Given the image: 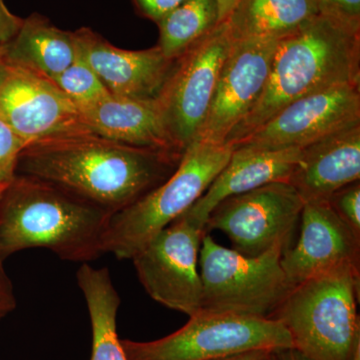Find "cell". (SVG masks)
Returning <instances> with one entry per match:
<instances>
[{
    "instance_id": "d6986e66",
    "label": "cell",
    "mask_w": 360,
    "mask_h": 360,
    "mask_svg": "<svg viewBox=\"0 0 360 360\" xmlns=\"http://www.w3.org/2000/svg\"><path fill=\"white\" fill-rule=\"evenodd\" d=\"M4 47V58L47 78L63 72L79 56L75 32L56 27L39 13L23 20L15 37Z\"/></svg>"
},
{
    "instance_id": "8992f818",
    "label": "cell",
    "mask_w": 360,
    "mask_h": 360,
    "mask_svg": "<svg viewBox=\"0 0 360 360\" xmlns=\"http://www.w3.org/2000/svg\"><path fill=\"white\" fill-rule=\"evenodd\" d=\"M127 360H220L293 348L283 324L267 317L200 310L179 330L153 341L122 340Z\"/></svg>"
},
{
    "instance_id": "ac0fdd59",
    "label": "cell",
    "mask_w": 360,
    "mask_h": 360,
    "mask_svg": "<svg viewBox=\"0 0 360 360\" xmlns=\"http://www.w3.org/2000/svg\"><path fill=\"white\" fill-rule=\"evenodd\" d=\"M79 110L92 134L136 148L181 153L165 129L155 99L110 94Z\"/></svg>"
},
{
    "instance_id": "30bf717a",
    "label": "cell",
    "mask_w": 360,
    "mask_h": 360,
    "mask_svg": "<svg viewBox=\"0 0 360 360\" xmlns=\"http://www.w3.org/2000/svg\"><path fill=\"white\" fill-rule=\"evenodd\" d=\"M304 202L288 182H272L220 201L208 215L205 231L217 229L231 239L233 250L259 257L288 248Z\"/></svg>"
},
{
    "instance_id": "7402d4cb",
    "label": "cell",
    "mask_w": 360,
    "mask_h": 360,
    "mask_svg": "<svg viewBox=\"0 0 360 360\" xmlns=\"http://www.w3.org/2000/svg\"><path fill=\"white\" fill-rule=\"evenodd\" d=\"M219 23L217 0H186L156 23L160 30L156 46L165 58L175 60Z\"/></svg>"
},
{
    "instance_id": "6da1fadb",
    "label": "cell",
    "mask_w": 360,
    "mask_h": 360,
    "mask_svg": "<svg viewBox=\"0 0 360 360\" xmlns=\"http://www.w3.org/2000/svg\"><path fill=\"white\" fill-rule=\"evenodd\" d=\"M182 156L80 134L26 146L16 174L44 180L115 214L165 182Z\"/></svg>"
},
{
    "instance_id": "836d02e7",
    "label": "cell",
    "mask_w": 360,
    "mask_h": 360,
    "mask_svg": "<svg viewBox=\"0 0 360 360\" xmlns=\"http://www.w3.org/2000/svg\"><path fill=\"white\" fill-rule=\"evenodd\" d=\"M4 44H0V58L4 56Z\"/></svg>"
},
{
    "instance_id": "8fae6325",
    "label": "cell",
    "mask_w": 360,
    "mask_h": 360,
    "mask_svg": "<svg viewBox=\"0 0 360 360\" xmlns=\"http://www.w3.org/2000/svg\"><path fill=\"white\" fill-rule=\"evenodd\" d=\"M0 120L27 146L56 137L92 134L79 108L51 79L4 56L0 58Z\"/></svg>"
},
{
    "instance_id": "5b68a950",
    "label": "cell",
    "mask_w": 360,
    "mask_h": 360,
    "mask_svg": "<svg viewBox=\"0 0 360 360\" xmlns=\"http://www.w3.org/2000/svg\"><path fill=\"white\" fill-rule=\"evenodd\" d=\"M229 144L194 141L165 182L134 205L111 215L104 252L131 259L158 232L196 202L229 162Z\"/></svg>"
},
{
    "instance_id": "52a82bcc",
    "label": "cell",
    "mask_w": 360,
    "mask_h": 360,
    "mask_svg": "<svg viewBox=\"0 0 360 360\" xmlns=\"http://www.w3.org/2000/svg\"><path fill=\"white\" fill-rule=\"evenodd\" d=\"M285 248L245 257L205 234L200 251L201 310L269 317L292 288L281 266Z\"/></svg>"
},
{
    "instance_id": "4fadbf2b",
    "label": "cell",
    "mask_w": 360,
    "mask_h": 360,
    "mask_svg": "<svg viewBox=\"0 0 360 360\" xmlns=\"http://www.w3.org/2000/svg\"><path fill=\"white\" fill-rule=\"evenodd\" d=\"M278 39L233 41L195 141L225 144L264 92Z\"/></svg>"
},
{
    "instance_id": "3957f363",
    "label": "cell",
    "mask_w": 360,
    "mask_h": 360,
    "mask_svg": "<svg viewBox=\"0 0 360 360\" xmlns=\"http://www.w3.org/2000/svg\"><path fill=\"white\" fill-rule=\"evenodd\" d=\"M111 213L44 180L16 174L0 198V259L46 248L89 264L104 252Z\"/></svg>"
},
{
    "instance_id": "ba28073f",
    "label": "cell",
    "mask_w": 360,
    "mask_h": 360,
    "mask_svg": "<svg viewBox=\"0 0 360 360\" xmlns=\"http://www.w3.org/2000/svg\"><path fill=\"white\" fill-rule=\"evenodd\" d=\"M232 44L226 23H219L175 59L156 96L165 129L179 153H186L202 129Z\"/></svg>"
},
{
    "instance_id": "484cf974",
    "label": "cell",
    "mask_w": 360,
    "mask_h": 360,
    "mask_svg": "<svg viewBox=\"0 0 360 360\" xmlns=\"http://www.w3.org/2000/svg\"><path fill=\"white\" fill-rule=\"evenodd\" d=\"M319 13L360 30V0H314Z\"/></svg>"
},
{
    "instance_id": "9c48e42d",
    "label": "cell",
    "mask_w": 360,
    "mask_h": 360,
    "mask_svg": "<svg viewBox=\"0 0 360 360\" xmlns=\"http://www.w3.org/2000/svg\"><path fill=\"white\" fill-rule=\"evenodd\" d=\"M206 231L180 215L131 258L139 281L153 300L188 316L202 303V283L198 269Z\"/></svg>"
},
{
    "instance_id": "ffe728a7",
    "label": "cell",
    "mask_w": 360,
    "mask_h": 360,
    "mask_svg": "<svg viewBox=\"0 0 360 360\" xmlns=\"http://www.w3.org/2000/svg\"><path fill=\"white\" fill-rule=\"evenodd\" d=\"M319 14L314 0H238L224 22L233 41L279 39Z\"/></svg>"
},
{
    "instance_id": "83f0119b",
    "label": "cell",
    "mask_w": 360,
    "mask_h": 360,
    "mask_svg": "<svg viewBox=\"0 0 360 360\" xmlns=\"http://www.w3.org/2000/svg\"><path fill=\"white\" fill-rule=\"evenodd\" d=\"M22 18L11 13L4 0H0V44H6L15 37Z\"/></svg>"
},
{
    "instance_id": "7c38bea8",
    "label": "cell",
    "mask_w": 360,
    "mask_h": 360,
    "mask_svg": "<svg viewBox=\"0 0 360 360\" xmlns=\"http://www.w3.org/2000/svg\"><path fill=\"white\" fill-rule=\"evenodd\" d=\"M360 123V85H345L288 104L232 148L302 149Z\"/></svg>"
},
{
    "instance_id": "f546056e",
    "label": "cell",
    "mask_w": 360,
    "mask_h": 360,
    "mask_svg": "<svg viewBox=\"0 0 360 360\" xmlns=\"http://www.w3.org/2000/svg\"><path fill=\"white\" fill-rule=\"evenodd\" d=\"M238 0H217L219 7V23L224 22L229 18L232 9L238 4Z\"/></svg>"
},
{
    "instance_id": "2e32d148",
    "label": "cell",
    "mask_w": 360,
    "mask_h": 360,
    "mask_svg": "<svg viewBox=\"0 0 360 360\" xmlns=\"http://www.w3.org/2000/svg\"><path fill=\"white\" fill-rule=\"evenodd\" d=\"M359 179L360 123L302 148L288 184L305 203L328 201Z\"/></svg>"
},
{
    "instance_id": "603a6c76",
    "label": "cell",
    "mask_w": 360,
    "mask_h": 360,
    "mask_svg": "<svg viewBox=\"0 0 360 360\" xmlns=\"http://www.w3.org/2000/svg\"><path fill=\"white\" fill-rule=\"evenodd\" d=\"M49 79L78 108L96 103L110 94L80 52L72 65Z\"/></svg>"
},
{
    "instance_id": "7a4b0ae2",
    "label": "cell",
    "mask_w": 360,
    "mask_h": 360,
    "mask_svg": "<svg viewBox=\"0 0 360 360\" xmlns=\"http://www.w3.org/2000/svg\"><path fill=\"white\" fill-rule=\"evenodd\" d=\"M360 85V30L319 14L277 41L264 92L227 139L229 146L302 97Z\"/></svg>"
},
{
    "instance_id": "f1b7e54d",
    "label": "cell",
    "mask_w": 360,
    "mask_h": 360,
    "mask_svg": "<svg viewBox=\"0 0 360 360\" xmlns=\"http://www.w3.org/2000/svg\"><path fill=\"white\" fill-rule=\"evenodd\" d=\"M4 262V260L0 259V319L6 316L16 307L13 284L7 276Z\"/></svg>"
},
{
    "instance_id": "e575fe53",
    "label": "cell",
    "mask_w": 360,
    "mask_h": 360,
    "mask_svg": "<svg viewBox=\"0 0 360 360\" xmlns=\"http://www.w3.org/2000/svg\"><path fill=\"white\" fill-rule=\"evenodd\" d=\"M7 186L0 187V198H1L2 194H4V191H6Z\"/></svg>"
},
{
    "instance_id": "4316f807",
    "label": "cell",
    "mask_w": 360,
    "mask_h": 360,
    "mask_svg": "<svg viewBox=\"0 0 360 360\" xmlns=\"http://www.w3.org/2000/svg\"><path fill=\"white\" fill-rule=\"evenodd\" d=\"M135 11L142 18L156 23L186 0H130Z\"/></svg>"
},
{
    "instance_id": "d6a6232c",
    "label": "cell",
    "mask_w": 360,
    "mask_h": 360,
    "mask_svg": "<svg viewBox=\"0 0 360 360\" xmlns=\"http://www.w3.org/2000/svg\"><path fill=\"white\" fill-rule=\"evenodd\" d=\"M262 360H276V356H274V352H270V354H267L266 356L264 357Z\"/></svg>"
},
{
    "instance_id": "1f68e13d",
    "label": "cell",
    "mask_w": 360,
    "mask_h": 360,
    "mask_svg": "<svg viewBox=\"0 0 360 360\" xmlns=\"http://www.w3.org/2000/svg\"><path fill=\"white\" fill-rule=\"evenodd\" d=\"M269 354H270L269 352L257 350V352H245V354L234 355V356L220 360H262Z\"/></svg>"
},
{
    "instance_id": "e0dca14e",
    "label": "cell",
    "mask_w": 360,
    "mask_h": 360,
    "mask_svg": "<svg viewBox=\"0 0 360 360\" xmlns=\"http://www.w3.org/2000/svg\"><path fill=\"white\" fill-rule=\"evenodd\" d=\"M300 151L302 149L296 148H234L226 165L200 200L184 214L205 229L210 213L225 198L248 193L272 182H288L300 160Z\"/></svg>"
},
{
    "instance_id": "d4e9b609",
    "label": "cell",
    "mask_w": 360,
    "mask_h": 360,
    "mask_svg": "<svg viewBox=\"0 0 360 360\" xmlns=\"http://www.w3.org/2000/svg\"><path fill=\"white\" fill-rule=\"evenodd\" d=\"M338 217L360 236V182L355 181L336 191L328 200Z\"/></svg>"
},
{
    "instance_id": "44dd1931",
    "label": "cell",
    "mask_w": 360,
    "mask_h": 360,
    "mask_svg": "<svg viewBox=\"0 0 360 360\" xmlns=\"http://www.w3.org/2000/svg\"><path fill=\"white\" fill-rule=\"evenodd\" d=\"M77 278L91 322L90 360H127L116 329L120 297L111 281L110 270L82 264L78 269Z\"/></svg>"
},
{
    "instance_id": "4dcf8cb0",
    "label": "cell",
    "mask_w": 360,
    "mask_h": 360,
    "mask_svg": "<svg viewBox=\"0 0 360 360\" xmlns=\"http://www.w3.org/2000/svg\"><path fill=\"white\" fill-rule=\"evenodd\" d=\"M274 354L276 360H310L295 348L278 350V352H274Z\"/></svg>"
},
{
    "instance_id": "9a60e30c",
    "label": "cell",
    "mask_w": 360,
    "mask_h": 360,
    "mask_svg": "<svg viewBox=\"0 0 360 360\" xmlns=\"http://www.w3.org/2000/svg\"><path fill=\"white\" fill-rule=\"evenodd\" d=\"M75 35L82 58L115 96L155 99L174 66L156 45L125 51L90 28H79Z\"/></svg>"
},
{
    "instance_id": "cb8c5ba5",
    "label": "cell",
    "mask_w": 360,
    "mask_h": 360,
    "mask_svg": "<svg viewBox=\"0 0 360 360\" xmlns=\"http://www.w3.org/2000/svg\"><path fill=\"white\" fill-rule=\"evenodd\" d=\"M27 143L0 120V187L8 186L16 176L18 160Z\"/></svg>"
},
{
    "instance_id": "277c9868",
    "label": "cell",
    "mask_w": 360,
    "mask_h": 360,
    "mask_svg": "<svg viewBox=\"0 0 360 360\" xmlns=\"http://www.w3.org/2000/svg\"><path fill=\"white\" fill-rule=\"evenodd\" d=\"M360 272L335 270L291 288L267 319L310 360H360Z\"/></svg>"
},
{
    "instance_id": "5bb4252c",
    "label": "cell",
    "mask_w": 360,
    "mask_h": 360,
    "mask_svg": "<svg viewBox=\"0 0 360 360\" xmlns=\"http://www.w3.org/2000/svg\"><path fill=\"white\" fill-rule=\"evenodd\" d=\"M300 222L297 243L286 248L281 260L292 288L338 269L360 272V236L338 217L328 201L305 202Z\"/></svg>"
}]
</instances>
